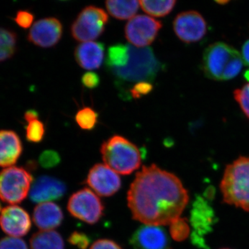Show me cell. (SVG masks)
I'll return each instance as SVG.
<instances>
[{
    "instance_id": "5",
    "label": "cell",
    "mask_w": 249,
    "mask_h": 249,
    "mask_svg": "<svg viewBox=\"0 0 249 249\" xmlns=\"http://www.w3.org/2000/svg\"><path fill=\"white\" fill-rule=\"evenodd\" d=\"M109 21L106 11L99 7L89 6L82 10L72 24V37L78 42H91L102 35Z\"/></svg>"
},
{
    "instance_id": "30",
    "label": "cell",
    "mask_w": 249,
    "mask_h": 249,
    "mask_svg": "<svg viewBox=\"0 0 249 249\" xmlns=\"http://www.w3.org/2000/svg\"><path fill=\"white\" fill-rule=\"evenodd\" d=\"M61 161L60 155L53 150H45L39 157V163L42 168L50 169L57 166Z\"/></svg>"
},
{
    "instance_id": "8",
    "label": "cell",
    "mask_w": 249,
    "mask_h": 249,
    "mask_svg": "<svg viewBox=\"0 0 249 249\" xmlns=\"http://www.w3.org/2000/svg\"><path fill=\"white\" fill-rule=\"evenodd\" d=\"M162 23L149 16L139 15L129 19L124 27L126 39L134 47H147L157 38Z\"/></svg>"
},
{
    "instance_id": "40",
    "label": "cell",
    "mask_w": 249,
    "mask_h": 249,
    "mask_svg": "<svg viewBox=\"0 0 249 249\" xmlns=\"http://www.w3.org/2000/svg\"><path fill=\"white\" fill-rule=\"evenodd\" d=\"M1 211H1V204H0V213H1Z\"/></svg>"
},
{
    "instance_id": "29",
    "label": "cell",
    "mask_w": 249,
    "mask_h": 249,
    "mask_svg": "<svg viewBox=\"0 0 249 249\" xmlns=\"http://www.w3.org/2000/svg\"><path fill=\"white\" fill-rule=\"evenodd\" d=\"M234 98L249 119V83L234 91Z\"/></svg>"
},
{
    "instance_id": "31",
    "label": "cell",
    "mask_w": 249,
    "mask_h": 249,
    "mask_svg": "<svg viewBox=\"0 0 249 249\" xmlns=\"http://www.w3.org/2000/svg\"><path fill=\"white\" fill-rule=\"evenodd\" d=\"M68 242L79 249H87L89 247L91 239L84 232L75 231L69 237Z\"/></svg>"
},
{
    "instance_id": "17",
    "label": "cell",
    "mask_w": 249,
    "mask_h": 249,
    "mask_svg": "<svg viewBox=\"0 0 249 249\" xmlns=\"http://www.w3.org/2000/svg\"><path fill=\"white\" fill-rule=\"evenodd\" d=\"M75 59L80 67L85 70H98L102 65L105 56V47L101 42H86L77 46Z\"/></svg>"
},
{
    "instance_id": "39",
    "label": "cell",
    "mask_w": 249,
    "mask_h": 249,
    "mask_svg": "<svg viewBox=\"0 0 249 249\" xmlns=\"http://www.w3.org/2000/svg\"><path fill=\"white\" fill-rule=\"evenodd\" d=\"M217 3L219 4H226L229 3V1H217Z\"/></svg>"
},
{
    "instance_id": "36",
    "label": "cell",
    "mask_w": 249,
    "mask_h": 249,
    "mask_svg": "<svg viewBox=\"0 0 249 249\" xmlns=\"http://www.w3.org/2000/svg\"><path fill=\"white\" fill-rule=\"evenodd\" d=\"M90 249H123L116 242L108 239H102L96 241Z\"/></svg>"
},
{
    "instance_id": "25",
    "label": "cell",
    "mask_w": 249,
    "mask_h": 249,
    "mask_svg": "<svg viewBox=\"0 0 249 249\" xmlns=\"http://www.w3.org/2000/svg\"><path fill=\"white\" fill-rule=\"evenodd\" d=\"M75 120L82 129L92 130L98 124V114L92 108L84 107L76 113Z\"/></svg>"
},
{
    "instance_id": "41",
    "label": "cell",
    "mask_w": 249,
    "mask_h": 249,
    "mask_svg": "<svg viewBox=\"0 0 249 249\" xmlns=\"http://www.w3.org/2000/svg\"></svg>"
},
{
    "instance_id": "23",
    "label": "cell",
    "mask_w": 249,
    "mask_h": 249,
    "mask_svg": "<svg viewBox=\"0 0 249 249\" xmlns=\"http://www.w3.org/2000/svg\"><path fill=\"white\" fill-rule=\"evenodd\" d=\"M16 33L0 27V62L6 61L14 55L17 49Z\"/></svg>"
},
{
    "instance_id": "19",
    "label": "cell",
    "mask_w": 249,
    "mask_h": 249,
    "mask_svg": "<svg viewBox=\"0 0 249 249\" xmlns=\"http://www.w3.org/2000/svg\"><path fill=\"white\" fill-rule=\"evenodd\" d=\"M34 222L42 231H53L61 225L64 219L62 209L53 202L39 204L33 215Z\"/></svg>"
},
{
    "instance_id": "13",
    "label": "cell",
    "mask_w": 249,
    "mask_h": 249,
    "mask_svg": "<svg viewBox=\"0 0 249 249\" xmlns=\"http://www.w3.org/2000/svg\"><path fill=\"white\" fill-rule=\"evenodd\" d=\"M63 34L61 22L55 18L41 19L31 27L28 40L42 48H49L58 43Z\"/></svg>"
},
{
    "instance_id": "20",
    "label": "cell",
    "mask_w": 249,
    "mask_h": 249,
    "mask_svg": "<svg viewBox=\"0 0 249 249\" xmlns=\"http://www.w3.org/2000/svg\"><path fill=\"white\" fill-rule=\"evenodd\" d=\"M31 249H65L62 236L55 231L36 232L30 240Z\"/></svg>"
},
{
    "instance_id": "38",
    "label": "cell",
    "mask_w": 249,
    "mask_h": 249,
    "mask_svg": "<svg viewBox=\"0 0 249 249\" xmlns=\"http://www.w3.org/2000/svg\"><path fill=\"white\" fill-rule=\"evenodd\" d=\"M39 117V114L37 111L34 109H29L26 111L24 114V119L27 123H30L31 121L37 120Z\"/></svg>"
},
{
    "instance_id": "32",
    "label": "cell",
    "mask_w": 249,
    "mask_h": 249,
    "mask_svg": "<svg viewBox=\"0 0 249 249\" xmlns=\"http://www.w3.org/2000/svg\"><path fill=\"white\" fill-rule=\"evenodd\" d=\"M153 89V85L148 82H140L134 85L132 89H129V93L134 99H139L149 94Z\"/></svg>"
},
{
    "instance_id": "2",
    "label": "cell",
    "mask_w": 249,
    "mask_h": 249,
    "mask_svg": "<svg viewBox=\"0 0 249 249\" xmlns=\"http://www.w3.org/2000/svg\"><path fill=\"white\" fill-rule=\"evenodd\" d=\"M220 188L224 202L249 211V157H240L227 165Z\"/></svg>"
},
{
    "instance_id": "11",
    "label": "cell",
    "mask_w": 249,
    "mask_h": 249,
    "mask_svg": "<svg viewBox=\"0 0 249 249\" xmlns=\"http://www.w3.org/2000/svg\"><path fill=\"white\" fill-rule=\"evenodd\" d=\"M216 222L215 214L207 201L198 196L191 210V224L193 229L192 235L193 244L204 247L203 237L212 231Z\"/></svg>"
},
{
    "instance_id": "34",
    "label": "cell",
    "mask_w": 249,
    "mask_h": 249,
    "mask_svg": "<svg viewBox=\"0 0 249 249\" xmlns=\"http://www.w3.org/2000/svg\"><path fill=\"white\" fill-rule=\"evenodd\" d=\"M81 83L83 87L87 89H96L99 86L101 78L98 73L93 71H88L85 73L82 76Z\"/></svg>"
},
{
    "instance_id": "33",
    "label": "cell",
    "mask_w": 249,
    "mask_h": 249,
    "mask_svg": "<svg viewBox=\"0 0 249 249\" xmlns=\"http://www.w3.org/2000/svg\"><path fill=\"white\" fill-rule=\"evenodd\" d=\"M0 249H29L26 242L18 237H6L0 240Z\"/></svg>"
},
{
    "instance_id": "24",
    "label": "cell",
    "mask_w": 249,
    "mask_h": 249,
    "mask_svg": "<svg viewBox=\"0 0 249 249\" xmlns=\"http://www.w3.org/2000/svg\"><path fill=\"white\" fill-rule=\"evenodd\" d=\"M175 0L168 1H139L141 7L147 14L153 17L161 18L167 16L173 11L176 4Z\"/></svg>"
},
{
    "instance_id": "27",
    "label": "cell",
    "mask_w": 249,
    "mask_h": 249,
    "mask_svg": "<svg viewBox=\"0 0 249 249\" xmlns=\"http://www.w3.org/2000/svg\"><path fill=\"white\" fill-rule=\"evenodd\" d=\"M45 134V127L43 123L37 120L28 123L26 127V138L31 142H40L43 140Z\"/></svg>"
},
{
    "instance_id": "7",
    "label": "cell",
    "mask_w": 249,
    "mask_h": 249,
    "mask_svg": "<svg viewBox=\"0 0 249 249\" xmlns=\"http://www.w3.org/2000/svg\"><path fill=\"white\" fill-rule=\"evenodd\" d=\"M67 210L77 219L88 224H94L103 217L104 206L100 198L93 191L84 188L70 196Z\"/></svg>"
},
{
    "instance_id": "28",
    "label": "cell",
    "mask_w": 249,
    "mask_h": 249,
    "mask_svg": "<svg viewBox=\"0 0 249 249\" xmlns=\"http://www.w3.org/2000/svg\"><path fill=\"white\" fill-rule=\"evenodd\" d=\"M242 67H243V59L241 56L240 53L236 50L235 53L228 64L227 68L224 70L222 80H229L235 78L240 73Z\"/></svg>"
},
{
    "instance_id": "26",
    "label": "cell",
    "mask_w": 249,
    "mask_h": 249,
    "mask_svg": "<svg viewBox=\"0 0 249 249\" xmlns=\"http://www.w3.org/2000/svg\"><path fill=\"white\" fill-rule=\"evenodd\" d=\"M170 235L174 240L182 242L188 238L191 232L188 221L184 218L179 217L170 224Z\"/></svg>"
},
{
    "instance_id": "6",
    "label": "cell",
    "mask_w": 249,
    "mask_h": 249,
    "mask_svg": "<svg viewBox=\"0 0 249 249\" xmlns=\"http://www.w3.org/2000/svg\"><path fill=\"white\" fill-rule=\"evenodd\" d=\"M32 176L24 168L11 166L0 172V199L11 204H19L30 191Z\"/></svg>"
},
{
    "instance_id": "21",
    "label": "cell",
    "mask_w": 249,
    "mask_h": 249,
    "mask_svg": "<svg viewBox=\"0 0 249 249\" xmlns=\"http://www.w3.org/2000/svg\"><path fill=\"white\" fill-rule=\"evenodd\" d=\"M139 1L109 0L106 2V9L113 18L118 19H130L138 11Z\"/></svg>"
},
{
    "instance_id": "18",
    "label": "cell",
    "mask_w": 249,
    "mask_h": 249,
    "mask_svg": "<svg viewBox=\"0 0 249 249\" xmlns=\"http://www.w3.org/2000/svg\"><path fill=\"white\" fill-rule=\"evenodd\" d=\"M22 143L16 132L0 130V166H12L22 152Z\"/></svg>"
},
{
    "instance_id": "16",
    "label": "cell",
    "mask_w": 249,
    "mask_h": 249,
    "mask_svg": "<svg viewBox=\"0 0 249 249\" xmlns=\"http://www.w3.org/2000/svg\"><path fill=\"white\" fill-rule=\"evenodd\" d=\"M168 235L158 226L143 225L132 234L129 243L134 249H167Z\"/></svg>"
},
{
    "instance_id": "1",
    "label": "cell",
    "mask_w": 249,
    "mask_h": 249,
    "mask_svg": "<svg viewBox=\"0 0 249 249\" xmlns=\"http://www.w3.org/2000/svg\"><path fill=\"white\" fill-rule=\"evenodd\" d=\"M188 199L179 178L155 164L142 167L127 193L133 219L145 225L171 224L180 217Z\"/></svg>"
},
{
    "instance_id": "22",
    "label": "cell",
    "mask_w": 249,
    "mask_h": 249,
    "mask_svg": "<svg viewBox=\"0 0 249 249\" xmlns=\"http://www.w3.org/2000/svg\"><path fill=\"white\" fill-rule=\"evenodd\" d=\"M129 58L128 45L116 44L108 48L106 59V66L109 70L123 68L128 63Z\"/></svg>"
},
{
    "instance_id": "10",
    "label": "cell",
    "mask_w": 249,
    "mask_h": 249,
    "mask_svg": "<svg viewBox=\"0 0 249 249\" xmlns=\"http://www.w3.org/2000/svg\"><path fill=\"white\" fill-rule=\"evenodd\" d=\"M235 51L233 47L222 42H215L205 49L203 69L206 77L211 80H222L224 70Z\"/></svg>"
},
{
    "instance_id": "37",
    "label": "cell",
    "mask_w": 249,
    "mask_h": 249,
    "mask_svg": "<svg viewBox=\"0 0 249 249\" xmlns=\"http://www.w3.org/2000/svg\"><path fill=\"white\" fill-rule=\"evenodd\" d=\"M242 57L246 65L249 67V40L245 42V43L242 46Z\"/></svg>"
},
{
    "instance_id": "4",
    "label": "cell",
    "mask_w": 249,
    "mask_h": 249,
    "mask_svg": "<svg viewBox=\"0 0 249 249\" xmlns=\"http://www.w3.org/2000/svg\"><path fill=\"white\" fill-rule=\"evenodd\" d=\"M128 46V63L123 68L111 70V73L121 82L150 83L153 81L162 67L152 49L149 47L139 48Z\"/></svg>"
},
{
    "instance_id": "9",
    "label": "cell",
    "mask_w": 249,
    "mask_h": 249,
    "mask_svg": "<svg viewBox=\"0 0 249 249\" xmlns=\"http://www.w3.org/2000/svg\"><path fill=\"white\" fill-rule=\"evenodd\" d=\"M173 29L180 40L191 44L201 40L207 33V23L196 11H185L177 16Z\"/></svg>"
},
{
    "instance_id": "15",
    "label": "cell",
    "mask_w": 249,
    "mask_h": 249,
    "mask_svg": "<svg viewBox=\"0 0 249 249\" xmlns=\"http://www.w3.org/2000/svg\"><path fill=\"white\" fill-rule=\"evenodd\" d=\"M0 227L11 237H22L30 231L31 218L25 210L12 205L4 208L1 211Z\"/></svg>"
},
{
    "instance_id": "35",
    "label": "cell",
    "mask_w": 249,
    "mask_h": 249,
    "mask_svg": "<svg viewBox=\"0 0 249 249\" xmlns=\"http://www.w3.org/2000/svg\"><path fill=\"white\" fill-rule=\"evenodd\" d=\"M34 20V14L27 11H19L17 13L15 21L19 27L27 29L31 27Z\"/></svg>"
},
{
    "instance_id": "3",
    "label": "cell",
    "mask_w": 249,
    "mask_h": 249,
    "mask_svg": "<svg viewBox=\"0 0 249 249\" xmlns=\"http://www.w3.org/2000/svg\"><path fill=\"white\" fill-rule=\"evenodd\" d=\"M101 153L105 164L121 175H130L142 163L138 147L122 136L114 135L105 141Z\"/></svg>"
},
{
    "instance_id": "14",
    "label": "cell",
    "mask_w": 249,
    "mask_h": 249,
    "mask_svg": "<svg viewBox=\"0 0 249 249\" xmlns=\"http://www.w3.org/2000/svg\"><path fill=\"white\" fill-rule=\"evenodd\" d=\"M66 191V184L61 180L44 175L33 183L29 191V198L33 202H50L61 199Z\"/></svg>"
},
{
    "instance_id": "12",
    "label": "cell",
    "mask_w": 249,
    "mask_h": 249,
    "mask_svg": "<svg viewBox=\"0 0 249 249\" xmlns=\"http://www.w3.org/2000/svg\"><path fill=\"white\" fill-rule=\"evenodd\" d=\"M86 183L98 196H110L120 190L121 180L118 173L107 165L98 163L90 169Z\"/></svg>"
}]
</instances>
